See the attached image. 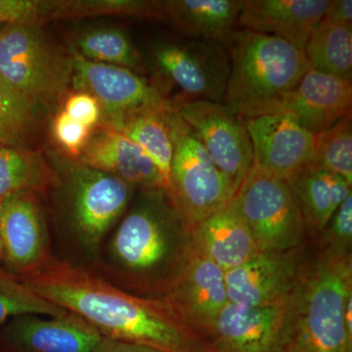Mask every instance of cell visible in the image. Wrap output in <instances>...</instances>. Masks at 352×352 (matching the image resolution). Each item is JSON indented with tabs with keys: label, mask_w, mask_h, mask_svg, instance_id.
Wrapping results in <instances>:
<instances>
[{
	"label": "cell",
	"mask_w": 352,
	"mask_h": 352,
	"mask_svg": "<svg viewBox=\"0 0 352 352\" xmlns=\"http://www.w3.org/2000/svg\"><path fill=\"white\" fill-rule=\"evenodd\" d=\"M22 280L34 293L76 315L106 339L164 352H210L163 298L134 295L94 271L54 258Z\"/></svg>",
	"instance_id": "6da1fadb"
},
{
	"label": "cell",
	"mask_w": 352,
	"mask_h": 352,
	"mask_svg": "<svg viewBox=\"0 0 352 352\" xmlns=\"http://www.w3.org/2000/svg\"><path fill=\"white\" fill-rule=\"evenodd\" d=\"M190 251L188 228L168 192L141 190L109 241L98 274L134 295L163 298Z\"/></svg>",
	"instance_id": "7a4b0ae2"
},
{
	"label": "cell",
	"mask_w": 352,
	"mask_h": 352,
	"mask_svg": "<svg viewBox=\"0 0 352 352\" xmlns=\"http://www.w3.org/2000/svg\"><path fill=\"white\" fill-rule=\"evenodd\" d=\"M351 293V252H308L272 352H352L344 314Z\"/></svg>",
	"instance_id": "3957f363"
},
{
	"label": "cell",
	"mask_w": 352,
	"mask_h": 352,
	"mask_svg": "<svg viewBox=\"0 0 352 352\" xmlns=\"http://www.w3.org/2000/svg\"><path fill=\"white\" fill-rule=\"evenodd\" d=\"M226 50L230 69L223 104L243 120L275 113L310 68L300 48L247 30L236 32Z\"/></svg>",
	"instance_id": "277c9868"
},
{
	"label": "cell",
	"mask_w": 352,
	"mask_h": 352,
	"mask_svg": "<svg viewBox=\"0 0 352 352\" xmlns=\"http://www.w3.org/2000/svg\"><path fill=\"white\" fill-rule=\"evenodd\" d=\"M74 57L38 23H12L0 29V78L44 110L64 100L72 88Z\"/></svg>",
	"instance_id": "5b68a950"
},
{
	"label": "cell",
	"mask_w": 352,
	"mask_h": 352,
	"mask_svg": "<svg viewBox=\"0 0 352 352\" xmlns=\"http://www.w3.org/2000/svg\"><path fill=\"white\" fill-rule=\"evenodd\" d=\"M66 201L72 230L87 252L100 250L104 238L133 198V187L110 173L64 156L53 157Z\"/></svg>",
	"instance_id": "8992f818"
},
{
	"label": "cell",
	"mask_w": 352,
	"mask_h": 352,
	"mask_svg": "<svg viewBox=\"0 0 352 352\" xmlns=\"http://www.w3.org/2000/svg\"><path fill=\"white\" fill-rule=\"evenodd\" d=\"M170 129L173 153L168 195L190 232L204 219L226 207L235 191L175 105Z\"/></svg>",
	"instance_id": "52a82bcc"
},
{
	"label": "cell",
	"mask_w": 352,
	"mask_h": 352,
	"mask_svg": "<svg viewBox=\"0 0 352 352\" xmlns=\"http://www.w3.org/2000/svg\"><path fill=\"white\" fill-rule=\"evenodd\" d=\"M259 252L305 245L307 229L288 179L252 166L233 198Z\"/></svg>",
	"instance_id": "ba28073f"
},
{
	"label": "cell",
	"mask_w": 352,
	"mask_h": 352,
	"mask_svg": "<svg viewBox=\"0 0 352 352\" xmlns=\"http://www.w3.org/2000/svg\"><path fill=\"white\" fill-rule=\"evenodd\" d=\"M150 53L157 76L178 91L173 104L223 101L230 69L224 46L189 38L159 39Z\"/></svg>",
	"instance_id": "9c48e42d"
},
{
	"label": "cell",
	"mask_w": 352,
	"mask_h": 352,
	"mask_svg": "<svg viewBox=\"0 0 352 352\" xmlns=\"http://www.w3.org/2000/svg\"><path fill=\"white\" fill-rule=\"evenodd\" d=\"M173 105L236 194L254 166V151L244 120L223 102L196 100Z\"/></svg>",
	"instance_id": "30bf717a"
},
{
	"label": "cell",
	"mask_w": 352,
	"mask_h": 352,
	"mask_svg": "<svg viewBox=\"0 0 352 352\" xmlns=\"http://www.w3.org/2000/svg\"><path fill=\"white\" fill-rule=\"evenodd\" d=\"M74 57L72 89L87 92L98 101L102 126L113 127L138 109L168 100L145 78L131 69L89 61L69 47Z\"/></svg>",
	"instance_id": "8fae6325"
},
{
	"label": "cell",
	"mask_w": 352,
	"mask_h": 352,
	"mask_svg": "<svg viewBox=\"0 0 352 352\" xmlns=\"http://www.w3.org/2000/svg\"><path fill=\"white\" fill-rule=\"evenodd\" d=\"M307 245L283 252H261L226 271L229 302L247 307H281L293 293L308 256Z\"/></svg>",
	"instance_id": "7c38bea8"
},
{
	"label": "cell",
	"mask_w": 352,
	"mask_h": 352,
	"mask_svg": "<svg viewBox=\"0 0 352 352\" xmlns=\"http://www.w3.org/2000/svg\"><path fill=\"white\" fill-rule=\"evenodd\" d=\"M0 243L3 261L17 277L36 272L53 258L38 193L19 192L0 200Z\"/></svg>",
	"instance_id": "4fadbf2b"
},
{
	"label": "cell",
	"mask_w": 352,
	"mask_h": 352,
	"mask_svg": "<svg viewBox=\"0 0 352 352\" xmlns=\"http://www.w3.org/2000/svg\"><path fill=\"white\" fill-rule=\"evenodd\" d=\"M163 298L189 327L206 340L222 308L229 302L226 271L191 249Z\"/></svg>",
	"instance_id": "5bb4252c"
},
{
	"label": "cell",
	"mask_w": 352,
	"mask_h": 352,
	"mask_svg": "<svg viewBox=\"0 0 352 352\" xmlns=\"http://www.w3.org/2000/svg\"><path fill=\"white\" fill-rule=\"evenodd\" d=\"M252 145L254 166L289 179L311 166L315 134L285 113L245 120Z\"/></svg>",
	"instance_id": "9a60e30c"
},
{
	"label": "cell",
	"mask_w": 352,
	"mask_h": 352,
	"mask_svg": "<svg viewBox=\"0 0 352 352\" xmlns=\"http://www.w3.org/2000/svg\"><path fill=\"white\" fill-rule=\"evenodd\" d=\"M352 82L309 68L284 97L275 113L291 116L307 131L318 134L351 116Z\"/></svg>",
	"instance_id": "2e32d148"
},
{
	"label": "cell",
	"mask_w": 352,
	"mask_h": 352,
	"mask_svg": "<svg viewBox=\"0 0 352 352\" xmlns=\"http://www.w3.org/2000/svg\"><path fill=\"white\" fill-rule=\"evenodd\" d=\"M76 161L110 173L139 191H166L163 176L154 162L131 139L112 127L102 124L96 127Z\"/></svg>",
	"instance_id": "e0dca14e"
},
{
	"label": "cell",
	"mask_w": 352,
	"mask_h": 352,
	"mask_svg": "<svg viewBox=\"0 0 352 352\" xmlns=\"http://www.w3.org/2000/svg\"><path fill=\"white\" fill-rule=\"evenodd\" d=\"M284 305L247 307L228 302L208 333L210 349L220 352H272Z\"/></svg>",
	"instance_id": "ac0fdd59"
},
{
	"label": "cell",
	"mask_w": 352,
	"mask_h": 352,
	"mask_svg": "<svg viewBox=\"0 0 352 352\" xmlns=\"http://www.w3.org/2000/svg\"><path fill=\"white\" fill-rule=\"evenodd\" d=\"M330 0H242L238 24L303 50Z\"/></svg>",
	"instance_id": "d6986e66"
},
{
	"label": "cell",
	"mask_w": 352,
	"mask_h": 352,
	"mask_svg": "<svg viewBox=\"0 0 352 352\" xmlns=\"http://www.w3.org/2000/svg\"><path fill=\"white\" fill-rule=\"evenodd\" d=\"M190 244L226 272L261 254L233 200L190 231Z\"/></svg>",
	"instance_id": "ffe728a7"
},
{
	"label": "cell",
	"mask_w": 352,
	"mask_h": 352,
	"mask_svg": "<svg viewBox=\"0 0 352 352\" xmlns=\"http://www.w3.org/2000/svg\"><path fill=\"white\" fill-rule=\"evenodd\" d=\"M11 339L24 352H94L103 337L76 316L18 317L9 329Z\"/></svg>",
	"instance_id": "44dd1931"
},
{
	"label": "cell",
	"mask_w": 352,
	"mask_h": 352,
	"mask_svg": "<svg viewBox=\"0 0 352 352\" xmlns=\"http://www.w3.org/2000/svg\"><path fill=\"white\" fill-rule=\"evenodd\" d=\"M242 0H168L164 18L189 38L227 47L236 31Z\"/></svg>",
	"instance_id": "7402d4cb"
},
{
	"label": "cell",
	"mask_w": 352,
	"mask_h": 352,
	"mask_svg": "<svg viewBox=\"0 0 352 352\" xmlns=\"http://www.w3.org/2000/svg\"><path fill=\"white\" fill-rule=\"evenodd\" d=\"M308 235L318 236L340 206L352 195L351 184L342 176L308 166L289 178Z\"/></svg>",
	"instance_id": "603a6c76"
},
{
	"label": "cell",
	"mask_w": 352,
	"mask_h": 352,
	"mask_svg": "<svg viewBox=\"0 0 352 352\" xmlns=\"http://www.w3.org/2000/svg\"><path fill=\"white\" fill-rule=\"evenodd\" d=\"M173 109L170 101L146 106L127 113L112 127L131 139L154 162L163 176L168 194L173 153L170 129Z\"/></svg>",
	"instance_id": "cb8c5ba5"
},
{
	"label": "cell",
	"mask_w": 352,
	"mask_h": 352,
	"mask_svg": "<svg viewBox=\"0 0 352 352\" xmlns=\"http://www.w3.org/2000/svg\"><path fill=\"white\" fill-rule=\"evenodd\" d=\"M60 178L41 153L0 146V200L19 192L57 188Z\"/></svg>",
	"instance_id": "d4e9b609"
},
{
	"label": "cell",
	"mask_w": 352,
	"mask_h": 352,
	"mask_svg": "<svg viewBox=\"0 0 352 352\" xmlns=\"http://www.w3.org/2000/svg\"><path fill=\"white\" fill-rule=\"evenodd\" d=\"M303 51L310 68L351 80L352 24H317Z\"/></svg>",
	"instance_id": "484cf974"
},
{
	"label": "cell",
	"mask_w": 352,
	"mask_h": 352,
	"mask_svg": "<svg viewBox=\"0 0 352 352\" xmlns=\"http://www.w3.org/2000/svg\"><path fill=\"white\" fill-rule=\"evenodd\" d=\"M44 109L0 78V146L31 149Z\"/></svg>",
	"instance_id": "4316f807"
},
{
	"label": "cell",
	"mask_w": 352,
	"mask_h": 352,
	"mask_svg": "<svg viewBox=\"0 0 352 352\" xmlns=\"http://www.w3.org/2000/svg\"><path fill=\"white\" fill-rule=\"evenodd\" d=\"M76 52L89 61L142 71L143 62L131 38L120 29L96 28L80 32L72 44Z\"/></svg>",
	"instance_id": "83f0119b"
},
{
	"label": "cell",
	"mask_w": 352,
	"mask_h": 352,
	"mask_svg": "<svg viewBox=\"0 0 352 352\" xmlns=\"http://www.w3.org/2000/svg\"><path fill=\"white\" fill-rule=\"evenodd\" d=\"M101 15L164 18L163 1H147V0H57V1H47L45 21Z\"/></svg>",
	"instance_id": "f1b7e54d"
},
{
	"label": "cell",
	"mask_w": 352,
	"mask_h": 352,
	"mask_svg": "<svg viewBox=\"0 0 352 352\" xmlns=\"http://www.w3.org/2000/svg\"><path fill=\"white\" fill-rule=\"evenodd\" d=\"M311 166L342 176L352 184L351 116L315 135Z\"/></svg>",
	"instance_id": "f546056e"
},
{
	"label": "cell",
	"mask_w": 352,
	"mask_h": 352,
	"mask_svg": "<svg viewBox=\"0 0 352 352\" xmlns=\"http://www.w3.org/2000/svg\"><path fill=\"white\" fill-rule=\"evenodd\" d=\"M69 314L34 293L20 278L0 274V323L25 315L61 317Z\"/></svg>",
	"instance_id": "4dcf8cb0"
},
{
	"label": "cell",
	"mask_w": 352,
	"mask_h": 352,
	"mask_svg": "<svg viewBox=\"0 0 352 352\" xmlns=\"http://www.w3.org/2000/svg\"><path fill=\"white\" fill-rule=\"evenodd\" d=\"M92 131L69 117L61 108L55 113L51 122V135L62 152V156L75 161L87 145Z\"/></svg>",
	"instance_id": "1f68e13d"
},
{
	"label": "cell",
	"mask_w": 352,
	"mask_h": 352,
	"mask_svg": "<svg viewBox=\"0 0 352 352\" xmlns=\"http://www.w3.org/2000/svg\"><path fill=\"white\" fill-rule=\"evenodd\" d=\"M317 249L351 252L352 195L340 206L332 219L318 236Z\"/></svg>",
	"instance_id": "d6a6232c"
},
{
	"label": "cell",
	"mask_w": 352,
	"mask_h": 352,
	"mask_svg": "<svg viewBox=\"0 0 352 352\" xmlns=\"http://www.w3.org/2000/svg\"><path fill=\"white\" fill-rule=\"evenodd\" d=\"M76 122L94 131L100 126L102 110L98 101L87 92L82 90H73L69 92L63 100L61 107Z\"/></svg>",
	"instance_id": "836d02e7"
},
{
	"label": "cell",
	"mask_w": 352,
	"mask_h": 352,
	"mask_svg": "<svg viewBox=\"0 0 352 352\" xmlns=\"http://www.w3.org/2000/svg\"><path fill=\"white\" fill-rule=\"evenodd\" d=\"M46 1L38 0H0V24L41 23L45 15Z\"/></svg>",
	"instance_id": "e575fe53"
},
{
	"label": "cell",
	"mask_w": 352,
	"mask_h": 352,
	"mask_svg": "<svg viewBox=\"0 0 352 352\" xmlns=\"http://www.w3.org/2000/svg\"><path fill=\"white\" fill-rule=\"evenodd\" d=\"M351 0H330V3L318 24L338 25L351 24Z\"/></svg>",
	"instance_id": "d590c367"
},
{
	"label": "cell",
	"mask_w": 352,
	"mask_h": 352,
	"mask_svg": "<svg viewBox=\"0 0 352 352\" xmlns=\"http://www.w3.org/2000/svg\"><path fill=\"white\" fill-rule=\"evenodd\" d=\"M94 352H164L142 344H131V342H120L103 338L98 346L95 347Z\"/></svg>",
	"instance_id": "8d00e7d4"
},
{
	"label": "cell",
	"mask_w": 352,
	"mask_h": 352,
	"mask_svg": "<svg viewBox=\"0 0 352 352\" xmlns=\"http://www.w3.org/2000/svg\"><path fill=\"white\" fill-rule=\"evenodd\" d=\"M344 314L347 332L352 335V293L347 296L346 302H344Z\"/></svg>",
	"instance_id": "74e56055"
},
{
	"label": "cell",
	"mask_w": 352,
	"mask_h": 352,
	"mask_svg": "<svg viewBox=\"0 0 352 352\" xmlns=\"http://www.w3.org/2000/svg\"><path fill=\"white\" fill-rule=\"evenodd\" d=\"M3 259V254H2L1 243H0V261Z\"/></svg>",
	"instance_id": "f35d334b"
},
{
	"label": "cell",
	"mask_w": 352,
	"mask_h": 352,
	"mask_svg": "<svg viewBox=\"0 0 352 352\" xmlns=\"http://www.w3.org/2000/svg\"><path fill=\"white\" fill-rule=\"evenodd\" d=\"M210 352H220L219 351H215V349H210Z\"/></svg>",
	"instance_id": "ab89813d"
}]
</instances>
